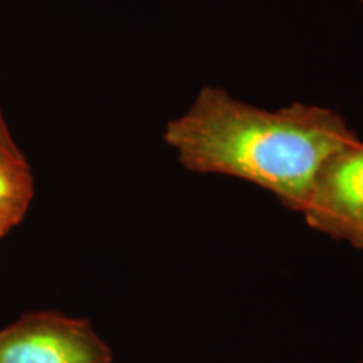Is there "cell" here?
I'll return each mask as SVG.
<instances>
[{
    "label": "cell",
    "mask_w": 363,
    "mask_h": 363,
    "mask_svg": "<svg viewBox=\"0 0 363 363\" xmlns=\"http://www.w3.org/2000/svg\"><path fill=\"white\" fill-rule=\"evenodd\" d=\"M163 140L187 170L251 182L301 212L321 167L358 136L330 108L264 110L203 86L187 111L167 123Z\"/></svg>",
    "instance_id": "1"
},
{
    "label": "cell",
    "mask_w": 363,
    "mask_h": 363,
    "mask_svg": "<svg viewBox=\"0 0 363 363\" xmlns=\"http://www.w3.org/2000/svg\"><path fill=\"white\" fill-rule=\"evenodd\" d=\"M89 321L54 311L27 313L0 330V363H111Z\"/></svg>",
    "instance_id": "2"
},
{
    "label": "cell",
    "mask_w": 363,
    "mask_h": 363,
    "mask_svg": "<svg viewBox=\"0 0 363 363\" xmlns=\"http://www.w3.org/2000/svg\"><path fill=\"white\" fill-rule=\"evenodd\" d=\"M301 214L318 233L363 249V143L335 153L318 172Z\"/></svg>",
    "instance_id": "3"
},
{
    "label": "cell",
    "mask_w": 363,
    "mask_h": 363,
    "mask_svg": "<svg viewBox=\"0 0 363 363\" xmlns=\"http://www.w3.org/2000/svg\"><path fill=\"white\" fill-rule=\"evenodd\" d=\"M34 197L29 163L16 147L7 126H0V235L24 219Z\"/></svg>",
    "instance_id": "4"
},
{
    "label": "cell",
    "mask_w": 363,
    "mask_h": 363,
    "mask_svg": "<svg viewBox=\"0 0 363 363\" xmlns=\"http://www.w3.org/2000/svg\"><path fill=\"white\" fill-rule=\"evenodd\" d=\"M2 125H6V121H4V118H2V111H0V126Z\"/></svg>",
    "instance_id": "5"
},
{
    "label": "cell",
    "mask_w": 363,
    "mask_h": 363,
    "mask_svg": "<svg viewBox=\"0 0 363 363\" xmlns=\"http://www.w3.org/2000/svg\"><path fill=\"white\" fill-rule=\"evenodd\" d=\"M360 2H362V6H363V0H360Z\"/></svg>",
    "instance_id": "6"
},
{
    "label": "cell",
    "mask_w": 363,
    "mask_h": 363,
    "mask_svg": "<svg viewBox=\"0 0 363 363\" xmlns=\"http://www.w3.org/2000/svg\"><path fill=\"white\" fill-rule=\"evenodd\" d=\"M0 238H2V235H0Z\"/></svg>",
    "instance_id": "7"
},
{
    "label": "cell",
    "mask_w": 363,
    "mask_h": 363,
    "mask_svg": "<svg viewBox=\"0 0 363 363\" xmlns=\"http://www.w3.org/2000/svg\"><path fill=\"white\" fill-rule=\"evenodd\" d=\"M362 363H363V362H362Z\"/></svg>",
    "instance_id": "8"
}]
</instances>
